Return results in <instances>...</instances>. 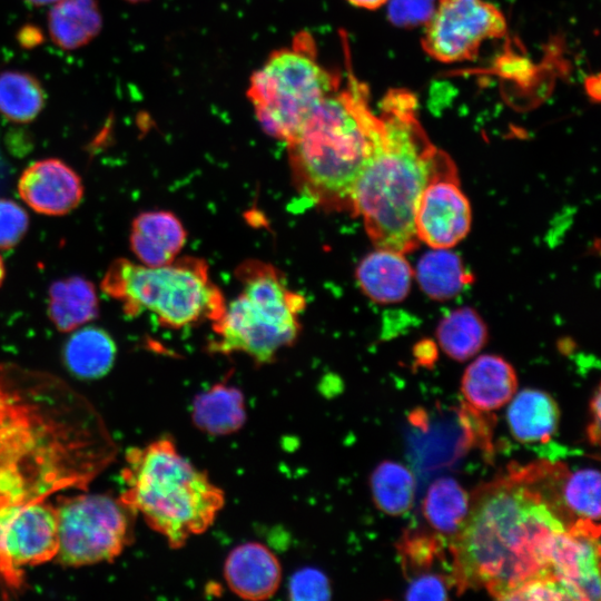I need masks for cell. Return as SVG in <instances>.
Returning <instances> with one entry per match:
<instances>
[{"mask_svg": "<svg viewBox=\"0 0 601 601\" xmlns=\"http://www.w3.org/2000/svg\"><path fill=\"white\" fill-rule=\"evenodd\" d=\"M116 456L82 394L52 374L0 363V599L20 594L27 569L57 555L50 497L86 491Z\"/></svg>", "mask_w": 601, "mask_h": 601, "instance_id": "cell-1", "label": "cell"}, {"mask_svg": "<svg viewBox=\"0 0 601 601\" xmlns=\"http://www.w3.org/2000/svg\"><path fill=\"white\" fill-rule=\"evenodd\" d=\"M564 530L542 497L512 473L480 487L450 543L457 591L484 587L502 600L526 580L546 575L548 543Z\"/></svg>", "mask_w": 601, "mask_h": 601, "instance_id": "cell-2", "label": "cell"}, {"mask_svg": "<svg viewBox=\"0 0 601 601\" xmlns=\"http://www.w3.org/2000/svg\"><path fill=\"white\" fill-rule=\"evenodd\" d=\"M378 108L380 136L356 181L352 213L362 217L375 247L407 254L420 244L414 214L421 193L457 169L427 136L412 91L391 88Z\"/></svg>", "mask_w": 601, "mask_h": 601, "instance_id": "cell-3", "label": "cell"}, {"mask_svg": "<svg viewBox=\"0 0 601 601\" xmlns=\"http://www.w3.org/2000/svg\"><path fill=\"white\" fill-rule=\"evenodd\" d=\"M380 131L368 86L348 67L346 85L326 96L286 141L298 191L324 209L352 213L356 181Z\"/></svg>", "mask_w": 601, "mask_h": 601, "instance_id": "cell-4", "label": "cell"}, {"mask_svg": "<svg viewBox=\"0 0 601 601\" xmlns=\"http://www.w3.org/2000/svg\"><path fill=\"white\" fill-rule=\"evenodd\" d=\"M121 479L120 502L173 549L206 532L225 504L223 490L166 436L128 449Z\"/></svg>", "mask_w": 601, "mask_h": 601, "instance_id": "cell-5", "label": "cell"}, {"mask_svg": "<svg viewBox=\"0 0 601 601\" xmlns=\"http://www.w3.org/2000/svg\"><path fill=\"white\" fill-rule=\"evenodd\" d=\"M236 277L240 293L213 322L217 339L211 351L243 353L258 364L270 363L278 352L296 342L306 299L290 289L283 274L268 263L246 260L237 267Z\"/></svg>", "mask_w": 601, "mask_h": 601, "instance_id": "cell-6", "label": "cell"}, {"mask_svg": "<svg viewBox=\"0 0 601 601\" xmlns=\"http://www.w3.org/2000/svg\"><path fill=\"white\" fill-rule=\"evenodd\" d=\"M102 290L120 302L127 316L148 311L165 327L181 328L224 312L225 299L209 276L206 262L196 257L176 258L162 266L135 264L124 258L106 272Z\"/></svg>", "mask_w": 601, "mask_h": 601, "instance_id": "cell-7", "label": "cell"}, {"mask_svg": "<svg viewBox=\"0 0 601 601\" xmlns=\"http://www.w3.org/2000/svg\"><path fill=\"white\" fill-rule=\"evenodd\" d=\"M341 83V76L319 62L312 35L303 31L252 75L246 96L263 130L286 142Z\"/></svg>", "mask_w": 601, "mask_h": 601, "instance_id": "cell-8", "label": "cell"}, {"mask_svg": "<svg viewBox=\"0 0 601 601\" xmlns=\"http://www.w3.org/2000/svg\"><path fill=\"white\" fill-rule=\"evenodd\" d=\"M58 552L66 566L110 562L129 545V510L106 494H78L57 499Z\"/></svg>", "mask_w": 601, "mask_h": 601, "instance_id": "cell-9", "label": "cell"}, {"mask_svg": "<svg viewBox=\"0 0 601 601\" xmlns=\"http://www.w3.org/2000/svg\"><path fill=\"white\" fill-rule=\"evenodd\" d=\"M506 32L505 16L487 0H437L425 21L422 47L440 62L470 61L484 41Z\"/></svg>", "mask_w": 601, "mask_h": 601, "instance_id": "cell-10", "label": "cell"}, {"mask_svg": "<svg viewBox=\"0 0 601 601\" xmlns=\"http://www.w3.org/2000/svg\"><path fill=\"white\" fill-rule=\"evenodd\" d=\"M599 539L598 522L582 519L550 538L545 572L572 600H600Z\"/></svg>", "mask_w": 601, "mask_h": 601, "instance_id": "cell-11", "label": "cell"}, {"mask_svg": "<svg viewBox=\"0 0 601 601\" xmlns=\"http://www.w3.org/2000/svg\"><path fill=\"white\" fill-rule=\"evenodd\" d=\"M471 205L460 187L457 171L433 178L416 204L414 227L418 242L431 248H452L469 234Z\"/></svg>", "mask_w": 601, "mask_h": 601, "instance_id": "cell-12", "label": "cell"}, {"mask_svg": "<svg viewBox=\"0 0 601 601\" xmlns=\"http://www.w3.org/2000/svg\"><path fill=\"white\" fill-rule=\"evenodd\" d=\"M18 193L35 211L61 216L73 210L81 201L83 186L79 175L57 158L32 162L20 175Z\"/></svg>", "mask_w": 601, "mask_h": 601, "instance_id": "cell-13", "label": "cell"}, {"mask_svg": "<svg viewBox=\"0 0 601 601\" xmlns=\"http://www.w3.org/2000/svg\"><path fill=\"white\" fill-rule=\"evenodd\" d=\"M224 578L230 591L239 598L266 600L280 585L282 565L268 546L248 541L229 551L224 563Z\"/></svg>", "mask_w": 601, "mask_h": 601, "instance_id": "cell-14", "label": "cell"}, {"mask_svg": "<svg viewBox=\"0 0 601 601\" xmlns=\"http://www.w3.org/2000/svg\"><path fill=\"white\" fill-rule=\"evenodd\" d=\"M187 239L180 219L169 210L140 213L131 224L130 249L146 266H162L174 262Z\"/></svg>", "mask_w": 601, "mask_h": 601, "instance_id": "cell-15", "label": "cell"}, {"mask_svg": "<svg viewBox=\"0 0 601 601\" xmlns=\"http://www.w3.org/2000/svg\"><path fill=\"white\" fill-rule=\"evenodd\" d=\"M518 377L513 366L503 357L484 354L476 357L465 370L461 393L475 410H497L516 393Z\"/></svg>", "mask_w": 601, "mask_h": 601, "instance_id": "cell-16", "label": "cell"}, {"mask_svg": "<svg viewBox=\"0 0 601 601\" xmlns=\"http://www.w3.org/2000/svg\"><path fill=\"white\" fill-rule=\"evenodd\" d=\"M355 276L367 297L387 304L401 302L407 296L414 272L404 254L376 247L362 258Z\"/></svg>", "mask_w": 601, "mask_h": 601, "instance_id": "cell-17", "label": "cell"}, {"mask_svg": "<svg viewBox=\"0 0 601 601\" xmlns=\"http://www.w3.org/2000/svg\"><path fill=\"white\" fill-rule=\"evenodd\" d=\"M513 396L506 410V422L512 436L521 443L549 441L558 431L560 421L555 400L535 388H524Z\"/></svg>", "mask_w": 601, "mask_h": 601, "instance_id": "cell-18", "label": "cell"}, {"mask_svg": "<svg viewBox=\"0 0 601 601\" xmlns=\"http://www.w3.org/2000/svg\"><path fill=\"white\" fill-rule=\"evenodd\" d=\"M190 414L200 432L213 436L229 435L246 422L245 396L234 385L217 383L194 398Z\"/></svg>", "mask_w": 601, "mask_h": 601, "instance_id": "cell-19", "label": "cell"}, {"mask_svg": "<svg viewBox=\"0 0 601 601\" xmlns=\"http://www.w3.org/2000/svg\"><path fill=\"white\" fill-rule=\"evenodd\" d=\"M98 314V296L90 280L70 276L50 285L48 316L58 331L69 333L97 318Z\"/></svg>", "mask_w": 601, "mask_h": 601, "instance_id": "cell-20", "label": "cell"}, {"mask_svg": "<svg viewBox=\"0 0 601 601\" xmlns=\"http://www.w3.org/2000/svg\"><path fill=\"white\" fill-rule=\"evenodd\" d=\"M102 27L97 0H58L48 13L51 40L62 50L88 45Z\"/></svg>", "mask_w": 601, "mask_h": 601, "instance_id": "cell-21", "label": "cell"}, {"mask_svg": "<svg viewBox=\"0 0 601 601\" xmlns=\"http://www.w3.org/2000/svg\"><path fill=\"white\" fill-rule=\"evenodd\" d=\"M116 353L111 336L105 329L90 325L69 336L63 347V361L73 376L93 380L111 370Z\"/></svg>", "mask_w": 601, "mask_h": 601, "instance_id": "cell-22", "label": "cell"}, {"mask_svg": "<svg viewBox=\"0 0 601 601\" xmlns=\"http://www.w3.org/2000/svg\"><path fill=\"white\" fill-rule=\"evenodd\" d=\"M556 514L566 529L577 520L600 519V472L587 467L562 471L556 486Z\"/></svg>", "mask_w": 601, "mask_h": 601, "instance_id": "cell-23", "label": "cell"}, {"mask_svg": "<svg viewBox=\"0 0 601 601\" xmlns=\"http://www.w3.org/2000/svg\"><path fill=\"white\" fill-rule=\"evenodd\" d=\"M414 276L422 290L437 300L451 299L469 283L471 274L451 248H431L417 262Z\"/></svg>", "mask_w": 601, "mask_h": 601, "instance_id": "cell-24", "label": "cell"}, {"mask_svg": "<svg viewBox=\"0 0 601 601\" xmlns=\"http://www.w3.org/2000/svg\"><path fill=\"white\" fill-rule=\"evenodd\" d=\"M467 492L453 477H440L423 500V515L442 536H454L463 526L470 510Z\"/></svg>", "mask_w": 601, "mask_h": 601, "instance_id": "cell-25", "label": "cell"}, {"mask_svg": "<svg viewBox=\"0 0 601 601\" xmlns=\"http://www.w3.org/2000/svg\"><path fill=\"white\" fill-rule=\"evenodd\" d=\"M442 351L452 359L463 362L473 357L486 343L487 331L479 313L461 307L444 316L436 329Z\"/></svg>", "mask_w": 601, "mask_h": 601, "instance_id": "cell-26", "label": "cell"}, {"mask_svg": "<svg viewBox=\"0 0 601 601\" xmlns=\"http://www.w3.org/2000/svg\"><path fill=\"white\" fill-rule=\"evenodd\" d=\"M370 484L373 501L380 511L397 516L411 510L415 496V479L403 464L381 462L372 472Z\"/></svg>", "mask_w": 601, "mask_h": 601, "instance_id": "cell-27", "label": "cell"}, {"mask_svg": "<svg viewBox=\"0 0 601 601\" xmlns=\"http://www.w3.org/2000/svg\"><path fill=\"white\" fill-rule=\"evenodd\" d=\"M45 90L32 75L7 70L0 73V114L14 122H29L42 110Z\"/></svg>", "mask_w": 601, "mask_h": 601, "instance_id": "cell-28", "label": "cell"}, {"mask_svg": "<svg viewBox=\"0 0 601 601\" xmlns=\"http://www.w3.org/2000/svg\"><path fill=\"white\" fill-rule=\"evenodd\" d=\"M444 536L420 531L406 532L397 544L402 566L407 579L434 572L436 561H445Z\"/></svg>", "mask_w": 601, "mask_h": 601, "instance_id": "cell-29", "label": "cell"}, {"mask_svg": "<svg viewBox=\"0 0 601 601\" xmlns=\"http://www.w3.org/2000/svg\"><path fill=\"white\" fill-rule=\"evenodd\" d=\"M408 580L406 600H447L450 590L456 588L452 574L437 571L418 574Z\"/></svg>", "mask_w": 601, "mask_h": 601, "instance_id": "cell-30", "label": "cell"}, {"mask_svg": "<svg viewBox=\"0 0 601 601\" xmlns=\"http://www.w3.org/2000/svg\"><path fill=\"white\" fill-rule=\"evenodd\" d=\"M28 227L27 211L16 201L0 198V248L9 249L19 244Z\"/></svg>", "mask_w": 601, "mask_h": 601, "instance_id": "cell-31", "label": "cell"}, {"mask_svg": "<svg viewBox=\"0 0 601 601\" xmlns=\"http://www.w3.org/2000/svg\"><path fill=\"white\" fill-rule=\"evenodd\" d=\"M288 591L293 600H327L331 597L327 577L314 568H304L294 573Z\"/></svg>", "mask_w": 601, "mask_h": 601, "instance_id": "cell-32", "label": "cell"}, {"mask_svg": "<svg viewBox=\"0 0 601 601\" xmlns=\"http://www.w3.org/2000/svg\"><path fill=\"white\" fill-rule=\"evenodd\" d=\"M502 600H572V598L559 581L540 575L521 583Z\"/></svg>", "mask_w": 601, "mask_h": 601, "instance_id": "cell-33", "label": "cell"}, {"mask_svg": "<svg viewBox=\"0 0 601 601\" xmlns=\"http://www.w3.org/2000/svg\"><path fill=\"white\" fill-rule=\"evenodd\" d=\"M591 422L587 428L589 441L597 445L600 440V388L597 387L594 395L592 396L591 404Z\"/></svg>", "mask_w": 601, "mask_h": 601, "instance_id": "cell-34", "label": "cell"}, {"mask_svg": "<svg viewBox=\"0 0 601 601\" xmlns=\"http://www.w3.org/2000/svg\"><path fill=\"white\" fill-rule=\"evenodd\" d=\"M17 39L22 48L32 49L43 42V35L38 27L26 24L17 33Z\"/></svg>", "mask_w": 601, "mask_h": 601, "instance_id": "cell-35", "label": "cell"}, {"mask_svg": "<svg viewBox=\"0 0 601 601\" xmlns=\"http://www.w3.org/2000/svg\"><path fill=\"white\" fill-rule=\"evenodd\" d=\"M436 347L433 342H423L415 347V356L423 365H431L436 359Z\"/></svg>", "mask_w": 601, "mask_h": 601, "instance_id": "cell-36", "label": "cell"}, {"mask_svg": "<svg viewBox=\"0 0 601 601\" xmlns=\"http://www.w3.org/2000/svg\"><path fill=\"white\" fill-rule=\"evenodd\" d=\"M352 6L366 9L376 10L385 6L390 0H347Z\"/></svg>", "mask_w": 601, "mask_h": 601, "instance_id": "cell-37", "label": "cell"}, {"mask_svg": "<svg viewBox=\"0 0 601 601\" xmlns=\"http://www.w3.org/2000/svg\"><path fill=\"white\" fill-rule=\"evenodd\" d=\"M26 1H28L29 3L33 6H45V4L55 3L58 0H26Z\"/></svg>", "mask_w": 601, "mask_h": 601, "instance_id": "cell-38", "label": "cell"}, {"mask_svg": "<svg viewBox=\"0 0 601 601\" xmlns=\"http://www.w3.org/2000/svg\"><path fill=\"white\" fill-rule=\"evenodd\" d=\"M3 278H4V265H3V260H2V258L0 256V285L3 282Z\"/></svg>", "mask_w": 601, "mask_h": 601, "instance_id": "cell-39", "label": "cell"}, {"mask_svg": "<svg viewBox=\"0 0 601 601\" xmlns=\"http://www.w3.org/2000/svg\"><path fill=\"white\" fill-rule=\"evenodd\" d=\"M3 175H4V164L0 156V180L3 178Z\"/></svg>", "mask_w": 601, "mask_h": 601, "instance_id": "cell-40", "label": "cell"}, {"mask_svg": "<svg viewBox=\"0 0 601 601\" xmlns=\"http://www.w3.org/2000/svg\"><path fill=\"white\" fill-rule=\"evenodd\" d=\"M125 1L130 2V3H138V2L148 1V0H125Z\"/></svg>", "mask_w": 601, "mask_h": 601, "instance_id": "cell-41", "label": "cell"}]
</instances>
